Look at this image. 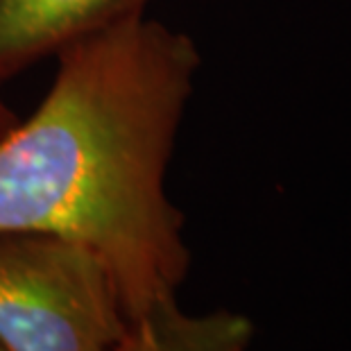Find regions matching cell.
Listing matches in <instances>:
<instances>
[{"mask_svg": "<svg viewBox=\"0 0 351 351\" xmlns=\"http://www.w3.org/2000/svg\"><path fill=\"white\" fill-rule=\"evenodd\" d=\"M55 59L36 109L0 134V231L84 245L138 322L179 302L191 267L166 182L202 55L186 32L143 14Z\"/></svg>", "mask_w": 351, "mask_h": 351, "instance_id": "cell-1", "label": "cell"}, {"mask_svg": "<svg viewBox=\"0 0 351 351\" xmlns=\"http://www.w3.org/2000/svg\"><path fill=\"white\" fill-rule=\"evenodd\" d=\"M0 351H3V349H0Z\"/></svg>", "mask_w": 351, "mask_h": 351, "instance_id": "cell-6", "label": "cell"}, {"mask_svg": "<svg viewBox=\"0 0 351 351\" xmlns=\"http://www.w3.org/2000/svg\"><path fill=\"white\" fill-rule=\"evenodd\" d=\"M19 121V114L12 109V104L5 100L3 95V84H0V134H3L7 127H12L14 123Z\"/></svg>", "mask_w": 351, "mask_h": 351, "instance_id": "cell-5", "label": "cell"}, {"mask_svg": "<svg viewBox=\"0 0 351 351\" xmlns=\"http://www.w3.org/2000/svg\"><path fill=\"white\" fill-rule=\"evenodd\" d=\"M132 324L91 250L46 231H0L3 351H114Z\"/></svg>", "mask_w": 351, "mask_h": 351, "instance_id": "cell-2", "label": "cell"}, {"mask_svg": "<svg viewBox=\"0 0 351 351\" xmlns=\"http://www.w3.org/2000/svg\"><path fill=\"white\" fill-rule=\"evenodd\" d=\"M152 0H0V84L125 21Z\"/></svg>", "mask_w": 351, "mask_h": 351, "instance_id": "cell-3", "label": "cell"}, {"mask_svg": "<svg viewBox=\"0 0 351 351\" xmlns=\"http://www.w3.org/2000/svg\"><path fill=\"white\" fill-rule=\"evenodd\" d=\"M254 333L243 313H189L177 302L134 322L114 351H250Z\"/></svg>", "mask_w": 351, "mask_h": 351, "instance_id": "cell-4", "label": "cell"}]
</instances>
